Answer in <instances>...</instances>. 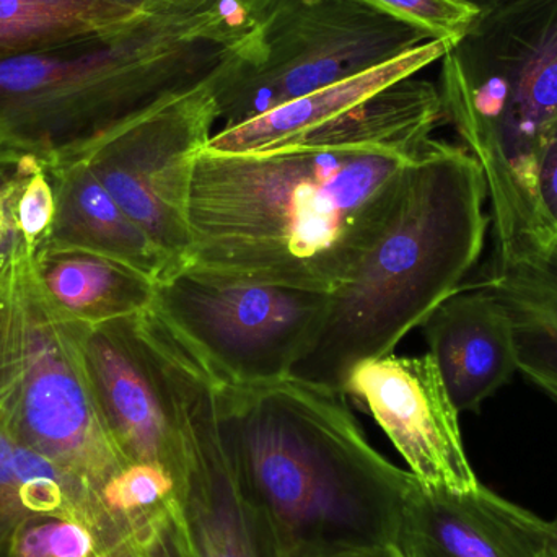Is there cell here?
Returning a JSON list of instances; mask_svg holds the SVG:
<instances>
[{
	"mask_svg": "<svg viewBox=\"0 0 557 557\" xmlns=\"http://www.w3.org/2000/svg\"><path fill=\"white\" fill-rule=\"evenodd\" d=\"M421 149L205 147L193 162L180 271L331 294L385 231Z\"/></svg>",
	"mask_w": 557,
	"mask_h": 557,
	"instance_id": "1",
	"label": "cell"
},
{
	"mask_svg": "<svg viewBox=\"0 0 557 557\" xmlns=\"http://www.w3.org/2000/svg\"><path fill=\"white\" fill-rule=\"evenodd\" d=\"M219 401L232 473L277 557L398 552L416 476L370 444L346 393L295 375L222 379Z\"/></svg>",
	"mask_w": 557,
	"mask_h": 557,
	"instance_id": "2",
	"label": "cell"
},
{
	"mask_svg": "<svg viewBox=\"0 0 557 557\" xmlns=\"http://www.w3.org/2000/svg\"><path fill=\"white\" fill-rule=\"evenodd\" d=\"M238 0L146 16L58 48L0 59V147L46 163L78 159L140 114L205 84L251 41Z\"/></svg>",
	"mask_w": 557,
	"mask_h": 557,
	"instance_id": "3",
	"label": "cell"
},
{
	"mask_svg": "<svg viewBox=\"0 0 557 557\" xmlns=\"http://www.w3.org/2000/svg\"><path fill=\"white\" fill-rule=\"evenodd\" d=\"M487 231L480 162L467 147L431 137L406 170L385 231L331 292L323 330L294 375L344 393L354 367L395 354L461 287Z\"/></svg>",
	"mask_w": 557,
	"mask_h": 557,
	"instance_id": "4",
	"label": "cell"
},
{
	"mask_svg": "<svg viewBox=\"0 0 557 557\" xmlns=\"http://www.w3.org/2000/svg\"><path fill=\"white\" fill-rule=\"evenodd\" d=\"M0 408L26 445L100 496L129 465L91 395L77 321L49 300L28 255L0 274Z\"/></svg>",
	"mask_w": 557,
	"mask_h": 557,
	"instance_id": "5",
	"label": "cell"
},
{
	"mask_svg": "<svg viewBox=\"0 0 557 557\" xmlns=\"http://www.w3.org/2000/svg\"><path fill=\"white\" fill-rule=\"evenodd\" d=\"M438 91L461 146L493 150L536 195V163L557 124V0L481 12L442 59Z\"/></svg>",
	"mask_w": 557,
	"mask_h": 557,
	"instance_id": "6",
	"label": "cell"
},
{
	"mask_svg": "<svg viewBox=\"0 0 557 557\" xmlns=\"http://www.w3.org/2000/svg\"><path fill=\"white\" fill-rule=\"evenodd\" d=\"M360 0H277L215 82L222 127L386 64L431 41Z\"/></svg>",
	"mask_w": 557,
	"mask_h": 557,
	"instance_id": "7",
	"label": "cell"
},
{
	"mask_svg": "<svg viewBox=\"0 0 557 557\" xmlns=\"http://www.w3.org/2000/svg\"><path fill=\"white\" fill-rule=\"evenodd\" d=\"M153 307L222 379L263 385L294 375L313 349L330 294L176 271L157 282Z\"/></svg>",
	"mask_w": 557,
	"mask_h": 557,
	"instance_id": "8",
	"label": "cell"
},
{
	"mask_svg": "<svg viewBox=\"0 0 557 557\" xmlns=\"http://www.w3.org/2000/svg\"><path fill=\"white\" fill-rule=\"evenodd\" d=\"M219 74L162 101L82 156L114 201L178 271L189 250L186 206L193 162L219 121Z\"/></svg>",
	"mask_w": 557,
	"mask_h": 557,
	"instance_id": "9",
	"label": "cell"
},
{
	"mask_svg": "<svg viewBox=\"0 0 557 557\" xmlns=\"http://www.w3.org/2000/svg\"><path fill=\"white\" fill-rule=\"evenodd\" d=\"M487 188L493 251L478 287L500 305L519 370L557 405V225L487 149L474 150Z\"/></svg>",
	"mask_w": 557,
	"mask_h": 557,
	"instance_id": "10",
	"label": "cell"
},
{
	"mask_svg": "<svg viewBox=\"0 0 557 557\" xmlns=\"http://www.w3.org/2000/svg\"><path fill=\"white\" fill-rule=\"evenodd\" d=\"M344 393L369 411L422 484L480 486L461 438L460 412L431 354L363 360L347 376Z\"/></svg>",
	"mask_w": 557,
	"mask_h": 557,
	"instance_id": "11",
	"label": "cell"
},
{
	"mask_svg": "<svg viewBox=\"0 0 557 557\" xmlns=\"http://www.w3.org/2000/svg\"><path fill=\"white\" fill-rule=\"evenodd\" d=\"M134 317L77 323L85 375L101 419L127 463L159 465L178 481L185 445L175 399L140 339Z\"/></svg>",
	"mask_w": 557,
	"mask_h": 557,
	"instance_id": "12",
	"label": "cell"
},
{
	"mask_svg": "<svg viewBox=\"0 0 557 557\" xmlns=\"http://www.w3.org/2000/svg\"><path fill=\"white\" fill-rule=\"evenodd\" d=\"M403 557H553L549 522L483 484L444 490L416 478L403 509Z\"/></svg>",
	"mask_w": 557,
	"mask_h": 557,
	"instance_id": "13",
	"label": "cell"
},
{
	"mask_svg": "<svg viewBox=\"0 0 557 557\" xmlns=\"http://www.w3.org/2000/svg\"><path fill=\"white\" fill-rule=\"evenodd\" d=\"M176 484L193 557H277L273 540L232 473L219 396L202 403L189 421L185 465Z\"/></svg>",
	"mask_w": 557,
	"mask_h": 557,
	"instance_id": "14",
	"label": "cell"
},
{
	"mask_svg": "<svg viewBox=\"0 0 557 557\" xmlns=\"http://www.w3.org/2000/svg\"><path fill=\"white\" fill-rule=\"evenodd\" d=\"M457 411L474 412L519 372L512 323L478 285L445 298L421 324Z\"/></svg>",
	"mask_w": 557,
	"mask_h": 557,
	"instance_id": "15",
	"label": "cell"
},
{
	"mask_svg": "<svg viewBox=\"0 0 557 557\" xmlns=\"http://www.w3.org/2000/svg\"><path fill=\"white\" fill-rule=\"evenodd\" d=\"M41 517L87 527L101 555L120 549V522L100 494L26 445L0 408V557H16L26 527Z\"/></svg>",
	"mask_w": 557,
	"mask_h": 557,
	"instance_id": "16",
	"label": "cell"
},
{
	"mask_svg": "<svg viewBox=\"0 0 557 557\" xmlns=\"http://www.w3.org/2000/svg\"><path fill=\"white\" fill-rule=\"evenodd\" d=\"M451 46L454 42L444 39H431L379 67L311 91L255 120L222 127L212 134L206 149L219 153H251L295 146L308 134L349 113L389 85L414 77L422 69L442 61Z\"/></svg>",
	"mask_w": 557,
	"mask_h": 557,
	"instance_id": "17",
	"label": "cell"
},
{
	"mask_svg": "<svg viewBox=\"0 0 557 557\" xmlns=\"http://www.w3.org/2000/svg\"><path fill=\"white\" fill-rule=\"evenodd\" d=\"M55 221L45 248H72L110 258L153 282L176 273L175 263L123 211L82 157L49 165Z\"/></svg>",
	"mask_w": 557,
	"mask_h": 557,
	"instance_id": "18",
	"label": "cell"
},
{
	"mask_svg": "<svg viewBox=\"0 0 557 557\" xmlns=\"http://www.w3.org/2000/svg\"><path fill=\"white\" fill-rule=\"evenodd\" d=\"M36 277L59 311L84 324L134 317L156 298V282L100 255L42 248L33 258Z\"/></svg>",
	"mask_w": 557,
	"mask_h": 557,
	"instance_id": "19",
	"label": "cell"
},
{
	"mask_svg": "<svg viewBox=\"0 0 557 557\" xmlns=\"http://www.w3.org/2000/svg\"><path fill=\"white\" fill-rule=\"evenodd\" d=\"M146 16L113 0H0V59L58 48Z\"/></svg>",
	"mask_w": 557,
	"mask_h": 557,
	"instance_id": "20",
	"label": "cell"
},
{
	"mask_svg": "<svg viewBox=\"0 0 557 557\" xmlns=\"http://www.w3.org/2000/svg\"><path fill=\"white\" fill-rule=\"evenodd\" d=\"M379 12L421 29L432 39L457 42L481 15L465 0H360Z\"/></svg>",
	"mask_w": 557,
	"mask_h": 557,
	"instance_id": "21",
	"label": "cell"
},
{
	"mask_svg": "<svg viewBox=\"0 0 557 557\" xmlns=\"http://www.w3.org/2000/svg\"><path fill=\"white\" fill-rule=\"evenodd\" d=\"M55 221V191L45 160L23 183L16 205L20 240L28 257L35 258L48 245Z\"/></svg>",
	"mask_w": 557,
	"mask_h": 557,
	"instance_id": "22",
	"label": "cell"
},
{
	"mask_svg": "<svg viewBox=\"0 0 557 557\" xmlns=\"http://www.w3.org/2000/svg\"><path fill=\"white\" fill-rule=\"evenodd\" d=\"M39 162L38 157L0 147V274L28 255L20 240L16 205L23 183Z\"/></svg>",
	"mask_w": 557,
	"mask_h": 557,
	"instance_id": "23",
	"label": "cell"
},
{
	"mask_svg": "<svg viewBox=\"0 0 557 557\" xmlns=\"http://www.w3.org/2000/svg\"><path fill=\"white\" fill-rule=\"evenodd\" d=\"M100 555L94 533L74 520L35 519L18 542L16 557H90Z\"/></svg>",
	"mask_w": 557,
	"mask_h": 557,
	"instance_id": "24",
	"label": "cell"
},
{
	"mask_svg": "<svg viewBox=\"0 0 557 557\" xmlns=\"http://www.w3.org/2000/svg\"><path fill=\"white\" fill-rule=\"evenodd\" d=\"M535 186L540 205L557 225V124L540 152Z\"/></svg>",
	"mask_w": 557,
	"mask_h": 557,
	"instance_id": "25",
	"label": "cell"
},
{
	"mask_svg": "<svg viewBox=\"0 0 557 557\" xmlns=\"http://www.w3.org/2000/svg\"><path fill=\"white\" fill-rule=\"evenodd\" d=\"M113 2L129 7L143 15L170 16L205 12V10L214 9L222 0H113Z\"/></svg>",
	"mask_w": 557,
	"mask_h": 557,
	"instance_id": "26",
	"label": "cell"
},
{
	"mask_svg": "<svg viewBox=\"0 0 557 557\" xmlns=\"http://www.w3.org/2000/svg\"><path fill=\"white\" fill-rule=\"evenodd\" d=\"M245 7L251 18L258 20L277 2V0H238Z\"/></svg>",
	"mask_w": 557,
	"mask_h": 557,
	"instance_id": "27",
	"label": "cell"
},
{
	"mask_svg": "<svg viewBox=\"0 0 557 557\" xmlns=\"http://www.w3.org/2000/svg\"><path fill=\"white\" fill-rule=\"evenodd\" d=\"M465 2L476 7L480 12H486V10L493 9V7L499 5V3L506 2V0H465Z\"/></svg>",
	"mask_w": 557,
	"mask_h": 557,
	"instance_id": "28",
	"label": "cell"
},
{
	"mask_svg": "<svg viewBox=\"0 0 557 557\" xmlns=\"http://www.w3.org/2000/svg\"><path fill=\"white\" fill-rule=\"evenodd\" d=\"M333 557H403L398 552H373V553H350Z\"/></svg>",
	"mask_w": 557,
	"mask_h": 557,
	"instance_id": "29",
	"label": "cell"
},
{
	"mask_svg": "<svg viewBox=\"0 0 557 557\" xmlns=\"http://www.w3.org/2000/svg\"><path fill=\"white\" fill-rule=\"evenodd\" d=\"M549 530H552L553 557H557V516L553 522H549Z\"/></svg>",
	"mask_w": 557,
	"mask_h": 557,
	"instance_id": "30",
	"label": "cell"
},
{
	"mask_svg": "<svg viewBox=\"0 0 557 557\" xmlns=\"http://www.w3.org/2000/svg\"><path fill=\"white\" fill-rule=\"evenodd\" d=\"M90 557H113V556H108V555H94V556H90Z\"/></svg>",
	"mask_w": 557,
	"mask_h": 557,
	"instance_id": "31",
	"label": "cell"
}]
</instances>
